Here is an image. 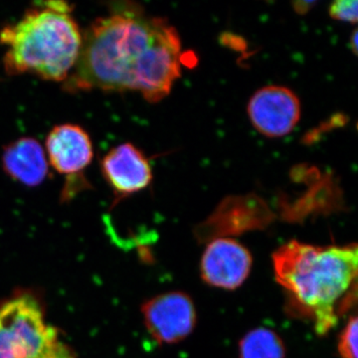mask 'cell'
<instances>
[{
    "instance_id": "obj_1",
    "label": "cell",
    "mask_w": 358,
    "mask_h": 358,
    "mask_svg": "<svg viewBox=\"0 0 358 358\" xmlns=\"http://www.w3.org/2000/svg\"><path fill=\"white\" fill-rule=\"evenodd\" d=\"M181 63L180 39L173 26L127 3L90 25L64 88L138 91L155 103L171 93Z\"/></svg>"
},
{
    "instance_id": "obj_2",
    "label": "cell",
    "mask_w": 358,
    "mask_h": 358,
    "mask_svg": "<svg viewBox=\"0 0 358 358\" xmlns=\"http://www.w3.org/2000/svg\"><path fill=\"white\" fill-rule=\"evenodd\" d=\"M357 247H317L289 242L273 255L275 279L294 308L324 334L350 305L357 278Z\"/></svg>"
},
{
    "instance_id": "obj_3",
    "label": "cell",
    "mask_w": 358,
    "mask_h": 358,
    "mask_svg": "<svg viewBox=\"0 0 358 358\" xmlns=\"http://www.w3.org/2000/svg\"><path fill=\"white\" fill-rule=\"evenodd\" d=\"M71 11L66 2H45L6 26L0 31V43L6 47L7 74L30 73L47 81H66L83 43V34Z\"/></svg>"
},
{
    "instance_id": "obj_4",
    "label": "cell",
    "mask_w": 358,
    "mask_h": 358,
    "mask_svg": "<svg viewBox=\"0 0 358 358\" xmlns=\"http://www.w3.org/2000/svg\"><path fill=\"white\" fill-rule=\"evenodd\" d=\"M0 331L15 358H77L48 326L40 301L31 294H16L0 305Z\"/></svg>"
},
{
    "instance_id": "obj_5",
    "label": "cell",
    "mask_w": 358,
    "mask_h": 358,
    "mask_svg": "<svg viewBox=\"0 0 358 358\" xmlns=\"http://www.w3.org/2000/svg\"><path fill=\"white\" fill-rule=\"evenodd\" d=\"M250 121L254 128L268 138H282L293 131L301 119V102L292 90L267 86L250 99Z\"/></svg>"
},
{
    "instance_id": "obj_6",
    "label": "cell",
    "mask_w": 358,
    "mask_h": 358,
    "mask_svg": "<svg viewBox=\"0 0 358 358\" xmlns=\"http://www.w3.org/2000/svg\"><path fill=\"white\" fill-rule=\"evenodd\" d=\"M143 319L148 333L159 343L182 341L196 322L194 305L182 293L160 294L143 307Z\"/></svg>"
},
{
    "instance_id": "obj_7",
    "label": "cell",
    "mask_w": 358,
    "mask_h": 358,
    "mask_svg": "<svg viewBox=\"0 0 358 358\" xmlns=\"http://www.w3.org/2000/svg\"><path fill=\"white\" fill-rule=\"evenodd\" d=\"M252 266V257L243 245L232 239L213 240L201 259V275L207 284L233 289L243 284Z\"/></svg>"
},
{
    "instance_id": "obj_8",
    "label": "cell",
    "mask_w": 358,
    "mask_h": 358,
    "mask_svg": "<svg viewBox=\"0 0 358 358\" xmlns=\"http://www.w3.org/2000/svg\"><path fill=\"white\" fill-rule=\"evenodd\" d=\"M101 169L117 199L141 192L152 180L150 162L138 148L129 143L110 150L102 159Z\"/></svg>"
},
{
    "instance_id": "obj_9",
    "label": "cell",
    "mask_w": 358,
    "mask_h": 358,
    "mask_svg": "<svg viewBox=\"0 0 358 358\" xmlns=\"http://www.w3.org/2000/svg\"><path fill=\"white\" fill-rule=\"evenodd\" d=\"M46 150L51 166L66 176L82 173L94 157L88 133L73 124H60L52 129L46 138Z\"/></svg>"
},
{
    "instance_id": "obj_10",
    "label": "cell",
    "mask_w": 358,
    "mask_h": 358,
    "mask_svg": "<svg viewBox=\"0 0 358 358\" xmlns=\"http://www.w3.org/2000/svg\"><path fill=\"white\" fill-rule=\"evenodd\" d=\"M2 166L11 178L27 186L43 182L49 171L44 148L31 138H21L7 145Z\"/></svg>"
},
{
    "instance_id": "obj_11",
    "label": "cell",
    "mask_w": 358,
    "mask_h": 358,
    "mask_svg": "<svg viewBox=\"0 0 358 358\" xmlns=\"http://www.w3.org/2000/svg\"><path fill=\"white\" fill-rule=\"evenodd\" d=\"M241 358H285V346L274 331L257 329L247 334L240 343Z\"/></svg>"
},
{
    "instance_id": "obj_12",
    "label": "cell",
    "mask_w": 358,
    "mask_h": 358,
    "mask_svg": "<svg viewBox=\"0 0 358 358\" xmlns=\"http://www.w3.org/2000/svg\"><path fill=\"white\" fill-rule=\"evenodd\" d=\"M357 319L352 317L346 324L338 343V352L343 358H357Z\"/></svg>"
},
{
    "instance_id": "obj_13",
    "label": "cell",
    "mask_w": 358,
    "mask_h": 358,
    "mask_svg": "<svg viewBox=\"0 0 358 358\" xmlns=\"http://www.w3.org/2000/svg\"><path fill=\"white\" fill-rule=\"evenodd\" d=\"M357 0H339L329 7V15L334 20L343 22L357 23L358 8Z\"/></svg>"
},
{
    "instance_id": "obj_14",
    "label": "cell",
    "mask_w": 358,
    "mask_h": 358,
    "mask_svg": "<svg viewBox=\"0 0 358 358\" xmlns=\"http://www.w3.org/2000/svg\"><path fill=\"white\" fill-rule=\"evenodd\" d=\"M0 358H15L11 352L10 348L7 345L3 334L0 331Z\"/></svg>"
},
{
    "instance_id": "obj_15",
    "label": "cell",
    "mask_w": 358,
    "mask_h": 358,
    "mask_svg": "<svg viewBox=\"0 0 358 358\" xmlns=\"http://www.w3.org/2000/svg\"><path fill=\"white\" fill-rule=\"evenodd\" d=\"M315 4V2H294V10L296 11L299 14H305L307 13L308 10H310V7Z\"/></svg>"
},
{
    "instance_id": "obj_16",
    "label": "cell",
    "mask_w": 358,
    "mask_h": 358,
    "mask_svg": "<svg viewBox=\"0 0 358 358\" xmlns=\"http://www.w3.org/2000/svg\"><path fill=\"white\" fill-rule=\"evenodd\" d=\"M352 49L353 52H355V55L357 54V31L355 30V33H353V36L352 38Z\"/></svg>"
}]
</instances>
